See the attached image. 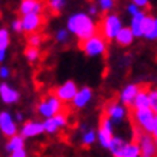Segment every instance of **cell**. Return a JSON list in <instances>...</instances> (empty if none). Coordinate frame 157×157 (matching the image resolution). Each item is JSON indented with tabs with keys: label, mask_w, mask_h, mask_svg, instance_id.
<instances>
[{
	"label": "cell",
	"mask_w": 157,
	"mask_h": 157,
	"mask_svg": "<svg viewBox=\"0 0 157 157\" xmlns=\"http://www.w3.org/2000/svg\"><path fill=\"white\" fill-rule=\"evenodd\" d=\"M71 35H74L79 42H84L88 38L98 33V25L95 19L91 17L86 12H75L67 20V28Z\"/></svg>",
	"instance_id": "1"
},
{
	"label": "cell",
	"mask_w": 157,
	"mask_h": 157,
	"mask_svg": "<svg viewBox=\"0 0 157 157\" xmlns=\"http://www.w3.org/2000/svg\"><path fill=\"white\" fill-rule=\"evenodd\" d=\"M123 19L117 13H107L101 20L100 25V33L102 38L108 40H114L117 33L123 29Z\"/></svg>",
	"instance_id": "2"
},
{
	"label": "cell",
	"mask_w": 157,
	"mask_h": 157,
	"mask_svg": "<svg viewBox=\"0 0 157 157\" xmlns=\"http://www.w3.org/2000/svg\"><path fill=\"white\" fill-rule=\"evenodd\" d=\"M79 48L82 49V52L85 53L88 58H100L104 56L108 49V42L105 40L101 35H94L88 38L86 40L81 42Z\"/></svg>",
	"instance_id": "3"
},
{
	"label": "cell",
	"mask_w": 157,
	"mask_h": 157,
	"mask_svg": "<svg viewBox=\"0 0 157 157\" xmlns=\"http://www.w3.org/2000/svg\"><path fill=\"white\" fill-rule=\"evenodd\" d=\"M63 111V104L53 94H49L38 104V114L45 118H52Z\"/></svg>",
	"instance_id": "4"
},
{
	"label": "cell",
	"mask_w": 157,
	"mask_h": 157,
	"mask_svg": "<svg viewBox=\"0 0 157 157\" xmlns=\"http://www.w3.org/2000/svg\"><path fill=\"white\" fill-rule=\"evenodd\" d=\"M154 117H156V114L150 108L134 109L133 114H131L134 125L140 130V133H147V134H151Z\"/></svg>",
	"instance_id": "5"
},
{
	"label": "cell",
	"mask_w": 157,
	"mask_h": 157,
	"mask_svg": "<svg viewBox=\"0 0 157 157\" xmlns=\"http://www.w3.org/2000/svg\"><path fill=\"white\" fill-rule=\"evenodd\" d=\"M95 134H97V141L100 144V147L102 148H108L111 140L114 137V124L111 123L107 117H102L100 120V125L98 128L95 130Z\"/></svg>",
	"instance_id": "6"
},
{
	"label": "cell",
	"mask_w": 157,
	"mask_h": 157,
	"mask_svg": "<svg viewBox=\"0 0 157 157\" xmlns=\"http://www.w3.org/2000/svg\"><path fill=\"white\" fill-rule=\"evenodd\" d=\"M78 88H79V86L76 85L75 81L68 79V81L62 82L61 85H58L52 94L61 101L62 104H71V101L74 100V97H75Z\"/></svg>",
	"instance_id": "7"
},
{
	"label": "cell",
	"mask_w": 157,
	"mask_h": 157,
	"mask_svg": "<svg viewBox=\"0 0 157 157\" xmlns=\"http://www.w3.org/2000/svg\"><path fill=\"white\" fill-rule=\"evenodd\" d=\"M105 117L113 124H121L128 115V109L118 101H111L105 105Z\"/></svg>",
	"instance_id": "8"
},
{
	"label": "cell",
	"mask_w": 157,
	"mask_h": 157,
	"mask_svg": "<svg viewBox=\"0 0 157 157\" xmlns=\"http://www.w3.org/2000/svg\"><path fill=\"white\" fill-rule=\"evenodd\" d=\"M136 143L140 150V157H157V148L154 144V137L147 133H138Z\"/></svg>",
	"instance_id": "9"
},
{
	"label": "cell",
	"mask_w": 157,
	"mask_h": 157,
	"mask_svg": "<svg viewBox=\"0 0 157 157\" xmlns=\"http://www.w3.org/2000/svg\"><path fill=\"white\" fill-rule=\"evenodd\" d=\"M20 23H22V32L32 35L38 33V30L45 23V19L42 14H26L20 17Z\"/></svg>",
	"instance_id": "10"
},
{
	"label": "cell",
	"mask_w": 157,
	"mask_h": 157,
	"mask_svg": "<svg viewBox=\"0 0 157 157\" xmlns=\"http://www.w3.org/2000/svg\"><path fill=\"white\" fill-rule=\"evenodd\" d=\"M92 98H94V91H92V88H91V86H86V85L81 86V88H78L74 100L71 101V105L75 109H84L90 105Z\"/></svg>",
	"instance_id": "11"
},
{
	"label": "cell",
	"mask_w": 157,
	"mask_h": 157,
	"mask_svg": "<svg viewBox=\"0 0 157 157\" xmlns=\"http://www.w3.org/2000/svg\"><path fill=\"white\" fill-rule=\"evenodd\" d=\"M0 131L7 138L17 134V124H16L13 115L10 114L9 111H2L0 113Z\"/></svg>",
	"instance_id": "12"
},
{
	"label": "cell",
	"mask_w": 157,
	"mask_h": 157,
	"mask_svg": "<svg viewBox=\"0 0 157 157\" xmlns=\"http://www.w3.org/2000/svg\"><path fill=\"white\" fill-rule=\"evenodd\" d=\"M140 90H141V85H140V84H136V82H130V84H127L123 90L120 91L118 102L120 104H123L124 107H131L134 98L137 97V94H138V91Z\"/></svg>",
	"instance_id": "13"
},
{
	"label": "cell",
	"mask_w": 157,
	"mask_h": 157,
	"mask_svg": "<svg viewBox=\"0 0 157 157\" xmlns=\"http://www.w3.org/2000/svg\"><path fill=\"white\" fill-rule=\"evenodd\" d=\"M45 10L43 0H20L19 13L22 16L26 14H42Z\"/></svg>",
	"instance_id": "14"
},
{
	"label": "cell",
	"mask_w": 157,
	"mask_h": 157,
	"mask_svg": "<svg viewBox=\"0 0 157 157\" xmlns=\"http://www.w3.org/2000/svg\"><path fill=\"white\" fill-rule=\"evenodd\" d=\"M0 100L7 105L16 104L20 100V92L7 82H2L0 84Z\"/></svg>",
	"instance_id": "15"
},
{
	"label": "cell",
	"mask_w": 157,
	"mask_h": 157,
	"mask_svg": "<svg viewBox=\"0 0 157 157\" xmlns=\"http://www.w3.org/2000/svg\"><path fill=\"white\" fill-rule=\"evenodd\" d=\"M42 134H43L42 123L36 121V120H30V121H26L22 125L19 136H22L23 138H33V137H39Z\"/></svg>",
	"instance_id": "16"
},
{
	"label": "cell",
	"mask_w": 157,
	"mask_h": 157,
	"mask_svg": "<svg viewBox=\"0 0 157 157\" xmlns=\"http://www.w3.org/2000/svg\"><path fill=\"white\" fill-rule=\"evenodd\" d=\"M146 12L144 10H140L137 14H134L131 16V19H130V30L133 32L134 38H143V35H141V26H143V20H144V16H146Z\"/></svg>",
	"instance_id": "17"
},
{
	"label": "cell",
	"mask_w": 157,
	"mask_h": 157,
	"mask_svg": "<svg viewBox=\"0 0 157 157\" xmlns=\"http://www.w3.org/2000/svg\"><path fill=\"white\" fill-rule=\"evenodd\" d=\"M134 35L133 32L130 30V28H127V26H123V29L120 30L118 33H117V36H115V43L118 45V46H123V48H127V46H130V45H133L134 42Z\"/></svg>",
	"instance_id": "18"
},
{
	"label": "cell",
	"mask_w": 157,
	"mask_h": 157,
	"mask_svg": "<svg viewBox=\"0 0 157 157\" xmlns=\"http://www.w3.org/2000/svg\"><path fill=\"white\" fill-rule=\"evenodd\" d=\"M125 144H127V140H125V138L120 137V136H114L107 150H109V153L113 154V157H121L123 156L124 148H125Z\"/></svg>",
	"instance_id": "19"
},
{
	"label": "cell",
	"mask_w": 157,
	"mask_h": 157,
	"mask_svg": "<svg viewBox=\"0 0 157 157\" xmlns=\"http://www.w3.org/2000/svg\"><path fill=\"white\" fill-rule=\"evenodd\" d=\"M133 109H144V108H150V98H148V90L141 88L138 91L137 97L133 101Z\"/></svg>",
	"instance_id": "20"
},
{
	"label": "cell",
	"mask_w": 157,
	"mask_h": 157,
	"mask_svg": "<svg viewBox=\"0 0 157 157\" xmlns=\"http://www.w3.org/2000/svg\"><path fill=\"white\" fill-rule=\"evenodd\" d=\"M25 148V138L19 134H16L13 137H10L6 143V151L9 153H13V151H17V150H22Z\"/></svg>",
	"instance_id": "21"
},
{
	"label": "cell",
	"mask_w": 157,
	"mask_h": 157,
	"mask_svg": "<svg viewBox=\"0 0 157 157\" xmlns=\"http://www.w3.org/2000/svg\"><path fill=\"white\" fill-rule=\"evenodd\" d=\"M84 128V133L81 136V143L85 146V147H90L97 141V134L94 128H86V127H82Z\"/></svg>",
	"instance_id": "22"
},
{
	"label": "cell",
	"mask_w": 157,
	"mask_h": 157,
	"mask_svg": "<svg viewBox=\"0 0 157 157\" xmlns=\"http://www.w3.org/2000/svg\"><path fill=\"white\" fill-rule=\"evenodd\" d=\"M121 157H140V150H138L137 143L136 141H127Z\"/></svg>",
	"instance_id": "23"
},
{
	"label": "cell",
	"mask_w": 157,
	"mask_h": 157,
	"mask_svg": "<svg viewBox=\"0 0 157 157\" xmlns=\"http://www.w3.org/2000/svg\"><path fill=\"white\" fill-rule=\"evenodd\" d=\"M25 58H26V61L28 62L35 63V62H38L39 58H40V51H39V48L28 46V48L25 49Z\"/></svg>",
	"instance_id": "24"
},
{
	"label": "cell",
	"mask_w": 157,
	"mask_h": 157,
	"mask_svg": "<svg viewBox=\"0 0 157 157\" xmlns=\"http://www.w3.org/2000/svg\"><path fill=\"white\" fill-rule=\"evenodd\" d=\"M53 120V123L56 124V127L58 130H62V128H65V127H68V124H69V118H68V115L67 113H59V114H56L55 117H52Z\"/></svg>",
	"instance_id": "25"
},
{
	"label": "cell",
	"mask_w": 157,
	"mask_h": 157,
	"mask_svg": "<svg viewBox=\"0 0 157 157\" xmlns=\"http://www.w3.org/2000/svg\"><path fill=\"white\" fill-rule=\"evenodd\" d=\"M10 45V33L6 28H0V49L7 51Z\"/></svg>",
	"instance_id": "26"
},
{
	"label": "cell",
	"mask_w": 157,
	"mask_h": 157,
	"mask_svg": "<svg viewBox=\"0 0 157 157\" xmlns=\"http://www.w3.org/2000/svg\"><path fill=\"white\" fill-rule=\"evenodd\" d=\"M153 20H154V16H151V14H146V16H144L143 26H141V35H143L144 39L147 38V35L150 33V30H151Z\"/></svg>",
	"instance_id": "27"
},
{
	"label": "cell",
	"mask_w": 157,
	"mask_h": 157,
	"mask_svg": "<svg viewBox=\"0 0 157 157\" xmlns=\"http://www.w3.org/2000/svg\"><path fill=\"white\" fill-rule=\"evenodd\" d=\"M97 7L101 12L111 13V10L115 7V0H97Z\"/></svg>",
	"instance_id": "28"
},
{
	"label": "cell",
	"mask_w": 157,
	"mask_h": 157,
	"mask_svg": "<svg viewBox=\"0 0 157 157\" xmlns=\"http://www.w3.org/2000/svg\"><path fill=\"white\" fill-rule=\"evenodd\" d=\"M69 39H71V33H69L65 28L58 29V30H56V33H55V40H56L58 43L65 45V43L69 42Z\"/></svg>",
	"instance_id": "29"
},
{
	"label": "cell",
	"mask_w": 157,
	"mask_h": 157,
	"mask_svg": "<svg viewBox=\"0 0 157 157\" xmlns=\"http://www.w3.org/2000/svg\"><path fill=\"white\" fill-rule=\"evenodd\" d=\"M42 125H43V133H46V134H56L59 130H58L56 127V124L53 123V120L52 118H45L42 121Z\"/></svg>",
	"instance_id": "30"
},
{
	"label": "cell",
	"mask_w": 157,
	"mask_h": 157,
	"mask_svg": "<svg viewBox=\"0 0 157 157\" xmlns=\"http://www.w3.org/2000/svg\"><path fill=\"white\" fill-rule=\"evenodd\" d=\"M48 6L53 13H59V12L65 9L67 0H48Z\"/></svg>",
	"instance_id": "31"
},
{
	"label": "cell",
	"mask_w": 157,
	"mask_h": 157,
	"mask_svg": "<svg viewBox=\"0 0 157 157\" xmlns=\"http://www.w3.org/2000/svg\"><path fill=\"white\" fill-rule=\"evenodd\" d=\"M43 42V38L40 33H32L28 36V45L32 48H39Z\"/></svg>",
	"instance_id": "32"
},
{
	"label": "cell",
	"mask_w": 157,
	"mask_h": 157,
	"mask_svg": "<svg viewBox=\"0 0 157 157\" xmlns=\"http://www.w3.org/2000/svg\"><path fill=\"white\" fill-rule=\"evenodd\" d=\"M148 98H150V109L157 114V88L148 90Z\"/></svg>",
	"instance_id": "33"
},
{
	"label": "cell",
	"mask_w": 157,
	"mask_h": 157,
	"mask_svg": "<svg viewBox=\"0 0 157 157\" xmlns=\"http://www.w3.org/2000/svg\"><path fill=\"white\" fill-rule=\"evenodd\" d=\"M147 40L150 42H156L157 40V16H154V20H153V26H151V30H150V33L147 35Z\"/></svg>",
	"instance_id": "34"
},
{
	"label": "cell",
	"mask_w": 157,
	"mask_h": 157,
	"mask_svg": "<svg viewBox=\"0 0 157 157\" xmlns=\"http://www.w3.org/2000/svg\"><path fill=\"white\" fill-rule=\"evenodd\" d=\"M131 3L133 5H136L138 7V9H146V7H148V5H150V0H131Z\"/></svg>",
	"instance_id": "35"
},
{
	"label": "cell",
	"mask_w": 157,
	"mask_h": 157,
	"mask_svg": "<svg viewBox=\"0 0 157 157\" xmlns=\"http://www.w3.org/2000/svg\"><path fill=\"white\" fill-rule=\"evenodd\" d=\"M86 13L90 14L91 17H95V16H98V13H100V9L97 7V5H90L88 6V10H86Z\"/></svg>",
	"instance_id": "36"
},
{
	"label": "cell",
	"mask_w": 157,
	"mask_h": 157,
	"mask_svg": "<svg viewBox=\"0 0 157 157\" xmlns=\"http://www.w3.org/2000/svg\"><path fill=\"white\" fill-rule=\"evenodd\" d=\"M10 76V68L7 67H0V79H7Z\"/></svg>",
	"instance_id": "37"
},
{
	"label": "cell",
	"mask_w": 157,
	"mask_h": 157,
	"mask_svg": "<svg viewBox=\"0 0 157 157\" xmlns=\"http://www.w3.org/2000/svg\"><path fill=\"white\" fill-rule=\"evenodd\" d=\"M140 10H141V9H138L137 6L133 5V3H130V5L127 6V13L130 14V17H131V16H134V14H137Z\"/></svg>",
	"instance_id": "38"
},
{
	"label": "cell",
	"mask_w": 157,
	"mask_h": 157,
	"mask_svg": "<svg viewBox=\"0 0 157 157\" xmlns=\"http://www.w3.org/2000/svg\"><path fill=\"white\" fill-rule=\"evenodd\" d=\"M12 29H13L16 33H22V23H20V19H14L12 22Z\"/></svg>",
	"instance_id": "39"
},
{
	"label": "cell",
	"mask_w": 157,
	"mask_h": 157,
	"mask_svg": "<svg viewBox=\"0 0 157 157\" xmlns=\"http://www.w3.org/2000/svg\"><path fill=\"white\" fill-rule=\"evenodd\" d=\"M9 157H28V153H26L25 148H22V150H17V151L10 153Z\"/></svg>",
	"instance_id": "40"
},
{
	"label": "cell",
	"mask_w": 157,
	"mask_h": 157,
	"mask_svg": "<svg viewBox=\"0 0 157 157\" xmlns=\"http://www.w3.org/2000/svg\"><path fill=\"white\" fill-rule=\"evenodd\" d=\"M151 136H153V137H154V136H157V114H156V117H154V123H153Z\"/></svg>",
	"instance_id": "41"
},
{
	"label": "cell",
	"mask_w": 157,
	"mask_h": 157,
	"mask_svg": "<svg viewBox=\"0 0 157 157\" xmlns=\"http://www.w3.org/2000/svg\"><path fill=\"white\" fill-rule=\"evenodd\" d=\"M13 118H14V121H16V123H22L25 117H23V114H22V113H16V115H14Z\"/></svg>",
	"instance_id": "42"
},
{
	"label": "cell",
	"mask_w": 157,
	"mask_h": 157,
	"mask_svg": "<svg viewBox=\"0 0 157 157\" xmlns=\"http://www.w3.org/2000/svg\"><path fill=\"white\" fill-rule=\"evenodd\" d=\"M6 56H7V51H2L0 49V63L6 61Z\"/></svg>",
	"instance_id": "43"
},
{
	"label": "cell",
	"mask_w": 157,
	"mask_h": 157,
	"mask_svg": "<svg viewBox=\"0 0 157 157\" xmlns=\"http://www.w3.org/2000/svg\"><path fill=\"white\" fill-rule=\"evenodd\" d=\"M154 144H156V148H157V136H154Z\"/></svg>",
	"instance_id": "44"
}]
</instances>
